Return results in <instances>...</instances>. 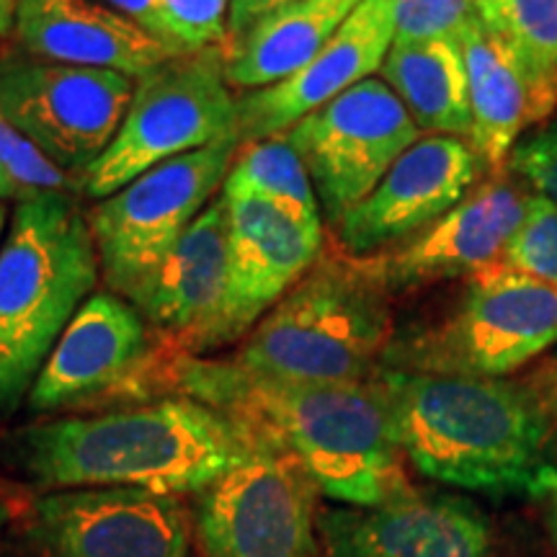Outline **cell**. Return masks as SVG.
<instances>
[{"label": "cell", "instance_id": "36", "mask_svg": "<svg viewBox=\"0 0 557 557\" xmlns=\"http://www.w3.org/2000/svg\"><path fill=\"white\" fill-rule=\"evenodd\" d=\"M537 135L542 137V139H547V143H553V145H557V111H555V116L553 120H549V124L542 132H537Z\"/></svg>", "mask_w": 557, "mask_h": 557}, {"label": "cell", "instance_id": "13", "mask_svg": "<svg viewBox=\"0 0 557 557\" xmlns=\"http://www.w3.org/2000/svg\"><path fill=\"white\" fill-rule=\"evenodd\" d=\"M160 341L135 305L114 292H94L75 312L41 367L26 406L62 413L135 395L150 380Z\"/></svg>", "mask_w": 557, "mask_h": 557}, {"label": "cell", "instance_id": "26", "mask_svg": "<svg viewBox=\"0 0 557 557\" xmlns=\"http://www.w3.org/2000/svg\"><path fill=\"white\" fill-rule=\"evenodd\" d=\"M0 171L16 186L18 201L50 197V194H81L78 181L54 165L3 114H0Z\"/></svg>", "mask_w": 557, "mask_h": 557}, {"label": "cell", "instance_id": "31", "mask_svg": "<svg viewBox=\"0 0 557 557\" xmlns=\"http://www.w3.org/2000/svg\"><path fill=\"white\" fill-rule=\"evenodd\" d=\"M101 3H107L111 11L122 13L124 18H129L132 24L139 26V29L148 32L150 37L163 41L169 50H173L176 54H184L176 50V45H173L169 21H165L163 3H160V0H101Z\"/></svg>", "mask_w": 557, "mask_h": 557}, {"label": "cell", "instance_id": "21", "mask_svg": "<svg viewBox=\"0 0 557 557\" xmlns=\"http://www.w3.org/2000/svg\"><path fill=\"white\" fill-rule=\"evenodd\" d=\"M13 37L32 58L120 70L132 78L176 58L101 0H16Z\"/></svg>", "mask_w": 557, "mask_h": 557}, {"label": "cell", "instance_id": "28", "mask_svg": "<svg viewBox=\"0 0 557 557\" xmlns=\"http://www.w3.org/2000/svg\"><path fill=\"white\" fill-rule=\"evenodd\" d=\"M475 18V0H395V41L459 39Z\"/></svg>", "mask_w": 557, "mask_h": 557}, {"label": "cell", "instance_id": "8", "mask_svg": "<svg viewBox=\"0 0 557 557\" xmlns=\"http://www.w3.org/2000/svg\"><path fill=\"white\" fill-rule=\"evenodd\" d=\"M240 139L171 158L88 209L101 278L109 292L135 302L201 209L222 194Z\"/></svg>", "mask_w": 557, "mask_h": 557}, {"label": "cell", "instance_id": "15", "mask_svg": "<svg viewBox=\"0 0 557 557\" xmlns=\"http://www.w3.org/2000/svg\"><path fill=\"white\" fill-rule=\"evenodd\" d=\"M483 169L470 143L449 135L418 137L385 178L336 227L346 253L380 256L395 243L416 238L468 197Z\"/></svg>", "mask_w": 557, "mask_h": 557}, {"label": "cell", "instance_id": "7", "mask_svg": "<svg viewBox=\"0 0 557 557\" xmlns=\"http://www.w3.org/2000/svg\"><path fill=\"white\" fill-rule=\"evenodd\" d=\"M238 137V94L225 75V50L184 52L135 78L127 116L109 150L83 178L99 201L171 158Z\"/></svg>", "mask_w": 557, "mask_h": 557}, {"label": "cell", "instance_id": "32", "mask_svg": "<svg viewBox=\"0 0 557 557\" xmlns=\"http://www.w3.org/2000/svg\"><path fill=\"white\" fill-rule=\"evenodd\" d=\"M292 3H299V0H230L227 47L235 45L240 37H246V34L253 29L263 16H269V13H274Z\"/></svg>", "mask_w": 557, "mask_h": 557}, {"label": "cell", "instance_id": "17", "mask_svg": "<svg viewBox=\"0 0 557 557\" xmlns=\"http://www.w3.org/2000/svg\"><path fill=\"white\" fill-rule=\"evenodd\" d=\"M395 45V0H361L323 50L287 81L238 96V137L284 135L302 116L372 78Z\"/></svg>", "mask_w": 557, "mask_h": 557}, {"label": "cell", "instance_id": "29", "mask_svg": "<svg viewBox=\"0 0 557 557\" xmlns=\"http://www.w3.org/2000/svg\"><path fill=\"white\" fill-rule=\"evenodd\" d=\"M178 52L227 50L230 0H160Z\"/></svg>", "mask_w": 557, "mask_h": 557}, {"label": "cell", "instance_id": "1", "mask_svg": "<svg viewBox=\"0 0 557 557\" xmlns=\"http://www.w3.org/2000/svg\"><path fill=\"white\" fill-rule=\"evenodd\" d=\"M165 385L222 410L302 465L341 506H382L408 491L393 410L377 374L364 382L299 385L256 377L222 357L171 351Z\"/></svg>", "mask_w": 557, "mask_h": 557}, {"label": "cell", "instance_id": "14", "mask_svg": "<svg viewBox=\"0 0 557 557\" xmlns=\"http://www.w3.org/2000/svg\"><path fill=\"white\" fill-rule=\"evenodd\" d=\"M225 197L230 201L227 278L212 354L240 344L308 274L325 248L323 220L297 218L248 194Z\"/></svg>", "mask_w": 557, "mask_h": 557}, {"label": "cell", "instance_id": "35", "mask_svg": "<svg viewBox=\"0 0 557 557\" xmlns=\"http://www.w3.org/2000/svg\"><path fill=\"white\" fill-rule=\"evenodd\" d=\"M9 199L18 201V191H16V186H13L9 181V176L0 171V201H9Z\"/></svg>", "mask_w": 557, "mask_h": 557}, {"label": "cell", "instance_id": "30", "mask_svg": "<svg viewBox=\"0 0 557 557\" xmlns=\"http://www.w3.org/2000/svg\"><path fill=\"white\" fill-rule=\"evenodd\" d=\"M506 165L508 171L529 181L540 191V197H547L557 205V145L540 135L529 137L524 143H517Z\"/></svg>", "mask_w": 557, "mask_h": 557}, {"label": "cell", "instance_id": "10", "mask_svg": "<svg viewBox=\"0 0 557 557\" xmlns=\"http://www.w3.org/2000/svg\"><path fill=\"white\" fill-rule=\"evenodd\" d=\"M191 519L181 496L137 487L39 493L9 540V557H189Z\"/></svg>", "mask_w": 557, "mask_h": 557}, {"label": "cell", "instance_id": "6", "mask_svg": "<svg viewBox=\"0 0 557 557\" xmlns=\"http://www.w3.org/2000/svg\"><path fill=\"white\" fill-rule=\"evenodd\" d=\"M557 344V292L498 261L468 276L455 310L393 341L382 367L500 380Z\"/></svg>", "mask_w": 557, "mask_h": 557}, {"label": "cell", "instance_id": "3", "mask_svg": "<svg viewBox=\"0 0 557 557\" xmlns=\"http://www.w3.org/2000/svg\"><path fill=\"white\" fill-rule=\"evenodd\" d=\"M377 380L410 465L436 483L480 493L527 491L549 431L537 393L508 380L382 367Z\"/></svg>", "mask_w": 557, "mask_h": 557}, {"label": "cell", "instance_id": "18", "mask_svg": "<svg viewBox=\"0 0 557 557\" xmlns=\"http://www.w3.org/2000/svg\"><path fill=\"white\" fill-rule=\"evenodd\" d=\"M230 201L218 194L132 305L171 351L209 357L225 297Z\"/></svg>", "mask_w": 557, "mask_h": 557}, {"label": "cell", "instance_id": "16", "mask_svg": "<svg viewBox=\"0 0 557 557\" xmlns=\"http://www.w3.org/2000/svg\"><path fill=\"white\" fill-rule=\"evenodd\" d=\"M325 557H491V527L470 498L408 487L382 506L318 513Z\"/></svg>", "mask_w": 557, "mask_h": 557}, {"label": "cell", "instance_id": "34", "mask_svg": "<svg viewBox=\"0 0 557 557\" xmlns=\"http://www.w3.org/2000/svg\"><path fill=\"white\" fill-rule=\"evenodd\" d=\"M13 21H16V0H0V39L13 37Z\"/></svg>", "mask_w": 557, "mask_h": 557}, {"label": "cell", "instance_id": "23", "mask_svg": "<svg viewBox=\"0 0 557 557\" xmlns=\"http://www.w3.org/2000/svg\"><path fill=\"white\" fill-rule=\"evenodd\" d=\"M380 75L398 94L418 129L470 139L468 70L459 39L395 41Z\"/></svg>", "mask_w": 557, "mask_h": 557}, {"label": "cell", "instance_id": "39", "mask_svg": "<svg viewBox=\"0 0 557 557\" xmlns=\"http://www.w3.org/2000/svg\"><path fill=\"white\" fill-rule=\"evenodd\" d=\"M475 3H478V0H475Z\"/></svg>", "mask_w": 557, "mask_h": 557}, {"label": "cell", "instance_id": "11", "mask_svg": "<svg viewBox=\"0 0 557 557\" xmlns=\"http://www.w3.org/2000/svg\"><path fill=\"white\" fill-rule=\"evenodd\" d=\"M318 487L302 465L261 442L197 493L194 527L205 557H312Z\"/></svg>", "mask_w": 557, "mask_h": 557}, {"label": "cell", "instance_id": "22", "mask_svg": "<svg viewBox=\"0 0 557 557\" xmlns=\"http://www.w3.org/2000/svg\"><path fill=\"white\" fill-rule=\"evenodd\" d=\"M361 0H299L284 5L225 50V75L233 90L269 88L287 81L323 50Z\"/></svg>", "mask_w": 557, "mask_h": 557}, {"label": "cell", "instance_id": "19", "mask_svg": "<svg viewBox=\"0 0 557 557\" xmlns=\"http://www.w3.org/2000/svg\"><path fill=\"white\" fill-rule=\"evenodd\" d=\"M529 194L498 173L389 253H380L389 289L408 292L444 278L472 276L504 261V250L524 220Z\"/></svg>", "mask_w": 557, "mask_h": 557}, {"label": "cell", "instance_id": "38", "mask_svg": "<svg viewBox=\"0 0 557 557\" xmlns=\"http://www.w3.org/2000/svg\"><path fill=\"white\" fill-rule=\"evenodd\" d=\"M9 207H5V201H0V243H3L5 230H9Z\"/></svg>", "mask_w": 557, "mask_h": 557}, {"label": "cell", "instance_id": "20", "mask_svg": "<svg viewBox=\"0 0 557 557\" xmlns=\"http://www.w3.org/2000/svg\"><path fill=\"white\" fill-rule=\"evenodd\" d=\"M459 47L468 70L470 145L483 165L500 173L521 132L557 111V88L542 81L480 13L459 34Z\"/></svg>", "mask_w": 557, "mask_h": 557}, {"label": "cell", "instance_id": "4", "mask_svg": "<svg viewBox=\"0 0 557 557\" xmlns=\"http://www.w3.org/2000/svg\"><path fill=\"white\" fill-rule=\"evenodd\" d=\"M389 344L393 289L380 259L336 243L225 359L256 377L341 385L372 380Z\"/></svg>", "mask_w": 557, "mask_h": 557}, {"label": "cell", "instance_id": "24", "mask_svg": "<svg viewBox=\"0 0 557 557\" xmlns=\"http://www.w3.org/2000/svg\"><path fill=\"white\" fill-rule=\"evenodd\" d=\"M222 191L261 197L297 218L323 220L310 173L287 135L240 143Z\"/></svg>", "mask_w": 557, "mask_h": 557}, {"label": "cell", "instance_id": "33", "mask_svg": "<svg viewBox=\"0 0 557 557\" xmlns=\"http://www.w3.org/2000/svg\"><path fill=\"white\" fill-rule=\"evenodd\" d=\"M527 493L537 504L540 517L549 532V540L557 545V470L549 468V465H542L534 472L532 483L527 485Z\"/></svg>", "mask_w": 557, "mask_h": 557}, {"label": "cell", "instance_id": "12", "mask_svg": "<svg viewBox=\"0 0 557 557\" xmlns=\"http://www.w3.org/2000/svg\"><path fill=\"white\" fill-rule=\"evenodd\" d=\"M315 186L320 214L336 227L421 137L393 88L367 78L284 132Z\"/></svg>", "mask_w": 557, "mask_h": 557}, {"label": "cell", "instance_id": "2", "mask_svg": "<svg viewBox=\"0 0 557 557\" xmlns=\"http://www.w3.org/2000/svg\"><path fill=\"white\" fill-rule=\"evenodd\" d=\"M263 438L186 395L90 416H54L0 438V470L41 493L137 487L181 496L243 462Z\"/></svg>", "mask_w": 557, "mask_h": 557}, {"label": "cell", "instance_id": "9", "mask_svg": "<svg viewBox=\"0 0 557 557\" xmlns=\"http://www.w3.org/2000/svg\"><path fill=\"white\" fill-rule=\"evenodd\" d=\"M135 78L120 70L81 67L0 54V114L81 184L127 116Z\"/></svg>", "mask_w": 557, "mask_h": 557}, {"label": "cell", "instance_id": "5", "mask_svg": "<svg viewBox=\"0 0 557 557\" xmlns=\"http://www.w3.org/2000/svg\"><path fill=\"white\" fill-rule=\"evenodd\" d=\"M99 278V248L78 194L16 201L0 243V421L29 398Z\"/></svg>", "mask_w": 557, "mask_h": 557}, {"label": "cell", "instance_id": "27", "mask_svg": "<svg viewBox=\"0 0 557 557\" xmlns=\"http://www.w3.org/2000/svg\"><path fill=\"white\" fill-rule=\"evenodd\" d=\"M504 263L540 278L557 292V205L547 197H532L524 220L504 250Z\"/></svg>", "mask_w": 557, "mask_h": 557}, {"label": "cell", "instance_id": "25", "mask_svg": "<svg viewBox=\"0 0 557 557\" xmlns=\"http://www.w3.org/2000/svg\"><path fill=\"white\" fill-rule=\"evenodd\" d=\"M478 13L557 88V0H478Z\"/></svg>", "mask_w": 557, "mask_h": 557}, {"label": "cell", "instance_id": "37", "mask_svg": "<svg viewBox=\"0 0 557 557\" xmlns=\"http://www.w3.org/2000/svg\"><path fill=\"white\" fill-rule=\"evenodd\" d=\"M9 521H11V506L5 504L3 498H0V537H3V532H5V527H9Z\"/></svg>", "mask_w": 557, "mask_h": 557}]
</instances>
